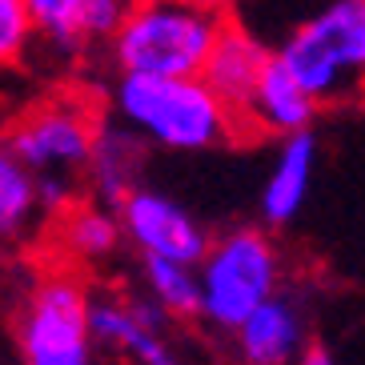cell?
<instances>
[{
  "instance_id": "cell-1",
  "label": "cell",
  "mask_w": 365,
  "mask_h": 365,
  "mask_svg": "<svg viewBox=\"0 0 365 365\" xmlns=\"http://www.w3.org/2000/svg\"><path fill=\"white\" fill-rule=\"evenodd\" d=\"M108 108L165 153H213L241 140L249 129L245 117L205 76L117 73Z\"/></svg>"
},
{
  "instance_id": "cell-2",
  "label": "cell",
  "mask_w": 365,
  "mask_h": 365,
  "mask_svg": "<svg viewBox=\"0 0 365 365\" xmlns=\"http://www.w3.org/2000/svg\"><path fill=\"white\" fill-rule=\"evenodd\" d=\"M225 24V9L205 0H137L108 44V61L117 73L201 76Z\"/></svg>"
},
{
  "instance_id": "cell-3",
  "label": "cell",
  "mask_w": 365,
  "mask_h": 365,
  "mask_svg": "<svg viewBox=\"0 0 365 365\" xmlns=\"http://www.w3.org/2000/svg\"><path fill=\"white\" fill-rule=\"evenodd\" d=\"M201 322L217 333H233L249 313L281 293L285 261L269 225H233L213 237L201 265Z\"/></svg>"
},
{
  "instance_id": "cell-4",
  "label": "cell",
  "mask_w": 365,
  "mask_h": 365,
  "mask_svg": "<svg viewBox=\"0 0 365 365\" xmlns=\"http://www.w3.org/2000/svg\"><path fill=\"white\" fill-rule=\"evenodd\" d=\"M273 53L322 105L349 97L365 76V0H325Z\"/></svg>"
},
{
  "instance_id": "cell-5",
  "label": "cell",
  "mask_w": 365,
  "mask_h": 365,
  "mask_svg": "<svg viewBox=\"0 0 365 365\" xmlns=\"http://www.w3.org/2000/svg\"><path fill=\"white\" fill-rule=\"evenodd\" d=\"M88 285L65 269L29 281L16 309L21 365H93L97 341L88 329Z\"/></svg>"
},
{
  "instance_id": "cell-6",
  "label": "cell",
  "mask_w": 365,
  "mask_h": 365,
  "mask_svg": "<svg viewBox=\"0 0 365 365\" xmlns=\"http://www.w3.org/2000/svg\"><path fill=\"white\" fill-rule=\"evenodd\" d=\"M101 133V117L85 97H48L24 108L12 120L4 149L24 161L36 177H73L85 181L93 161V145Z\"/></svg>"
},
{
  "instance_id": "cell-7",
  "label": "cell",
  "mask_w": 365,
  "mask_h": 365,
  "mask_svg": "<svg viewBox=\"0 0 365 365\" xmlns=\"http://www.w3.org/2000/svg\"><path fill=\"white\" fill-rule=\"evenodd\" d=\"M169 313L149 293H93L88 329L97 349L125 357L129 365H185L177 341L169 337Z\"/></svg>"
},
{
  "instance_id": "cell-8",
  "label": "cell",
  "mask_w": 365,
  "mask_h": 365,
  "mask_svg": "<svg viewBox=\"0 0 365 365\" xmlns=\"http://www.w3.org/2000/svg\"><path fill=\"white\" fill-rule=\"evenodd\" d=\"M120 225L129 245L137 249L140 257H173V261H189V265H201L205 253L213 249V233L205 229V221L185 209L177 197L153 189V185H140L133 189L125 201L117 205Z\"/></svg>"
},
{
  "instance_id": "cell-9",
  "label": "cell",
  "mask_w": 365,
  "mask_h": 365,
  "mask_svg": "<svg viewBox=\"0 0 365 365\" xmlns=\"http://www.w3.org/2000/svg\"><path fill=\"white\" fill-rule=\"evenodd\" d=\"M229 337L237 365H297L309 345V313L297 293L281 289L257 313H249Z\"/></svg>"
},
{
  "instance_id": "cell-10",
  "label": "cell",
  "mask_w": 365,
  "mask_h": 365,
  "mask_svg": "<svg viewBox=\"0 0 365 365\" xmlns=\"http://www.w3.org/2000/svg\"><path fill=\"white\" fill-rule=\"evenodd\" d=\"M149 153L153 145L140 137L133 125L125 120H101L97 145H93V161L85 169V185L88 197L113 205L117 209L133 189L145 185V169H149Z\"/></svg>"
},
{
  "instance_id": "cell-11",
  "label": "cell",
  "mask_w": 365,
  "mask_h": 365,
  "mask_svg": "<svg viewBox=\"0 0 365 365\" xmlns=\"http://www.w3.org/2000/svg\"><path fill=\"white\" fill-rule=\"evenodd\" d=\"M313 173H317V133L301 129V133L281 137L273 165L265 173V185H261V197H257L261 221L269 229H285L297 221V213L309 201Z\"/></svg>"
},
{
  "instance_id": "cell-12",
  "label": "cell",
  "mask_w": 365,
  "mask_h": 365,
  "mask_svg": "<svg viewBox=\"0 0 365 365\" xmlns=\"http://www.w3.org/2000/svg\"><path fill=\"white\" fill-rule=\"evenodd\" d=\"M269 61H273V48H265V41L257 33H249L245 24L229 21L201 76L245 117L249 101H253V88H257Z\"/></svg>"
},
{
  "instance_id": "cell-13",
  "label": "cell",
  "mask_w": 365,
  "mask_h": 365,
  "mask_svg": "<svg viewBox=\"0 0 365 365\" xmlns=\"http://www.w3.org/2000/svg\"><path fill=\"white\" fill-rule=\"evenodd\" d=\"M317 108H322V101L305 93V85L273 53L245 108V125H257L261 133H273V137H289V133L309 129L317 120Z\"/></svg>"
},
{
  "instance_id": "cell-14",
  "label": "cell",
  "mask_w": 365,
  "mask_h": 365,
  "mask_svg": "<svg viewBox=\"0 0 365 365\" xmlns=\"http://www.w3.org/2000/svg\"><path fill=\"white\" fill-rule=\"evenodd\" d=\"M56 233H61V249L76 265H105L120 253V241L125 225H120V213L113 205L88 197V201H76L61 221H56Z\"/></svg>"
},
{
  "instance_id": "cell-15",
  "label": "cell",
  "mask_w": 365,
  "mask_h": 365,
  "mask_svg": "<svg viewBox=\"0 0 365 365\" xmlns=\"http://www.w3.org/2000/svg\"><path fill=\"white\" fill-rule=\"evenodd\" d=\"M140 289L149 293L173 322L201 317V269L173 257H140Z\"/></svg>"
},
{
  "instance_id": "cell-16",
  "label": "cell",
  "mask_w": 365,
  "mask_h": 365,
  "mask_svg": "<svg viewBox=\"0 0 365 365\" xmlns=\"http://www.w3.org/2000/svg\"><path fill=\"white\" fill-rule=\"evenodd\" d=\"M24 9L36 24V41L53 56H81L93 48L88 24L97 0H24Z\"/></svg>"
},
{
  "instance_id": "cell-17",
  "label": "cell",
  "mask_w": 365,
  "mask_h": 365,
  "mask_svg": "<svg viewBox=\"0 0 365 365\" xmlns=\"http://www.w3.org/2000/svg\"><path fill=\"white\" fill-rule=\"evenodd\" d=\"M44 221L41 181L24 161H16L9 149L0 157V233L4 241H21Z\"/></svg>"
},
{
  "instance_id": "cell-18",
  "label": "cell",
  "mask_w": 365,
  "mask_h": 365,
  "mask_svg": "<svg viewBox=\"0 0 365 365\" xmlns=\"http://www.w3.org/2000/svg\"><path fill=\"white\" fill-rule=\"evenodd\" d=\"M33 41H36V24L24 9V0H0V56H4V65L24 61Z\"/></svg>"
},
{
  "instance_id": "cell-19",
  "label": "cell",
  "mask_w": 365,
  "mask_h": 365,
  "mask_svg": "<svg viewBox=\"0 0 365 365\" xmlns=\"http://www.w3.org/2000/svg\"><path fill=\"white\" fill-rule=\"evenodd\" d=\"M297 365H337V357H333V349L325 341H309L305 354L297 357Z\"/></svg>"
},
{
  "instance_id": "cell-20",
  "label": "cell",
  "mask_w": 365,
  "mask_h": 365,
  "mask_svg": "<svg viewBox=\"0 0 365 365\" xmlns=\"http://www.w3.org/2000/svg\"><path fill=\"white\" fill-rule=\"evenodd\" d=\"M205 4H217V9H229V4H233V0H205Z\"/></svg>"
}]
</instances>
